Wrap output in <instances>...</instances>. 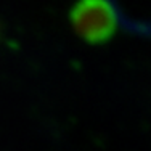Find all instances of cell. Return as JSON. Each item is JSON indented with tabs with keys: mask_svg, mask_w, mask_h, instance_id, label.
I'll use <instances>...</instances> for the list:
<instances>
[{
	"mask_svg": "<svg viewBox=\"0 0 151 151\" xmlns=\"http://www.w3.org/2000/svg\"><path fill=\"white\" fill-rule=\"evenodd\" d=\"M71 21L76 31L88 42H105L114 34L117 13L108 2H82L71 12Z\"/></svg>",
	"mask_w": 151,
	"mask_h": 151,
	"instance_id": "6da1fadb",
	"label": "cell"
},
{
	"mask_svg": "<svg viewBox=\"0 0 151 151\" xmlns=\"http://www.w3.org/2000/svg\"><path fill=\"white\" fill-rule=\"evenodd\" d=\"M125 26L138 34H151V19H130L125 18Z\"/></svg>",
	"mask_w": 151,
	"mask_h": 151,
	"instance_id": "7a4b0ae2",
	"label": "cell"
}]
</instances>
